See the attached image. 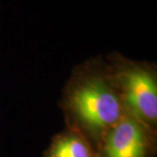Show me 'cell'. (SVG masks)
I'll list each match as a JSON object with an SVG mask.
<instances>
[{"label": "cell", "instance_id": "277c9868", "mask_svg": "<svg viewBox=\"0 0 157 157\" xmlns=\"http://www.w3.org/2000/svg\"><path fill=\"white\" fill-rule=\"evenodd\" d=\"M42 157H96V154L84 136L65 128L52 138Z\"/></svg>", "mask_w": 157, "mask_h": 157}, {"label": "cell", "instance_id": "3957f363", "mask_svg": "<svg viewBox=\"0 0 157 157\" xmlns=\"http://www.w3.org/2000/svg\"><path fill=\"white\" fill-rule=\"evenodd\" d=\"M96 157H156L157 132L125 113L102 136Z\"/></svg>", "mask_w": 157, "mask_h": 157}, {"label": "cell", "instance_id": "7a4b0ae2", "mask_svg": "<svg viewBox=\"0 0 157 157\" xmlns=\"http://www.w3.org/2000/svg\"><path fill=\"white\" fill-rule=\"evenodd\" d=\"M105 60L126 112L157 132L156 65L131 59L118 52Z\"/></svg>", "mask_w": 157, "mask_h": 157}, {"label": "cell", "instance_id": "6da1fadb", "mask_svg": "<svg viewBox=\"0 0 157 157\" xmlns=\"http://www.w3.org/2000/svg\"><path fill=\"white\" fill-rule=\"evenodd\" d=\"M59 107L66 128L84 136L95 151L104 134L126 113L101 57L90 58L74 67Z\"/></svg>", "mask_w": 157, "mask_h": 157}]
</instances>
